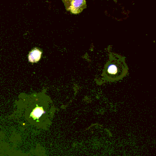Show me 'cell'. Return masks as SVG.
<instances>
[{
	"instance_id": "cell-3",
	"label": "cell",
	"mask_w": 156,
	"mask_h": 156,
	"mask_svg": "<svg viewBox=\"0 0 156 156\" xmlns=\"http://www.w3.org/2000/svg\"><path fill=\"white\" fill-rule=\"evenodd\" d=\"M42 52L39 49H33L29 53L28 55V60L31 63H36L41 59Z\"/></svg>"
},
{
	"instance_id": "cell-1",
	"label": "cell",
	"mask_w": 156,
	"mask_h": 156,
	"mask_svg": "<svg viewBox=\"0 0 156 156\" xmlns=\"http://www.w3.org/2000/svg\"><path fill=\"white\" fill-rule=\"evenodd\" d=\"M126 70L124 61L118 56H112L105 66L104 75L108 80H117L124 76Z\"/></svg>"
},
{
	"instance_id": "cell-4",
	"label": "cell",
	"mask_w": 156,
	"mask_h": 156,
	"mask_svg": "<svg viewBox=\"0 0 156 156\" xmlns=\"http://www.w3.org/2000/svg\"><path fill=\"white\" fill-rule=\"evenodd\" d=\"M45 113V111L44 107L37 106L34 108L31 112L30 117H32L34 120H38Z\"/></svg>"
},
{
	"instance_id": "cell-2",
	"label": "cell",
	"mask_w": 156,
	"mask_h": 156,
	"mask_svg": "<svg viewBox=\"0 0 156 156\" xmlns=\"http://www.w3.org/2000/svg\"><path fill=\"white\" fill-rule=\"evenodd\" d=\"M67 11L78 14L87 8L86 0H62Z\"/></svg>"
}]
</instances>
